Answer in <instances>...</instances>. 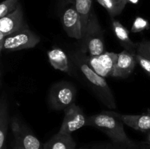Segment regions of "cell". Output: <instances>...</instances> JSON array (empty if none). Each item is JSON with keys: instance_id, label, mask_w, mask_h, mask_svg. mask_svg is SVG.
<instances>
[{"instance_id": "9c48e42d", "label": "cell", "mask_w": 150, "mask_h": 149, "mask_svg": "<svg viewBox=\"0 0 150 149\" xmlns=\"http://www.w3.org/2000/svg\"><path fill=\"white\" fill-rule=\"evenodd\" d=\"M63 29L70 37L81 40L83 38V28L81 18L74 5L65 10L62 16Z\"/></svg>"}, {"instance_id": "ba28073f", "label": "cell", "mask_w": 150, "mask_h": 149, "mask_svg": "<svg viewBox=\"0 0 150 149\" xmlns=\"http://www.w3.org/2000/svg\"><path fill=\"white\" fill-rule=\"evenodd\" d=\"M64 112V119L58 132L71 134L73 131L86 126L87 118L83 110L75 103L65 108Z\"/></svg>"}, {"instance_id": "83f0119b", "label": "cell", "mask_w": 150, "mask_h": 149, "mask_svg": "<svg viewBox=\"0 0 150 149\" xmlns=\"http://www.w3.org/2000/svg\"><path fill=\"white\" fill-rule=\"evenodd\" d=\"M1 70H0V77H1Z\"/></svg>"}, {"instance_id": "2e32d148", "label": "cell", "mask_w": 150, "mask_h": 149, "mask_svg": "<svg viewBox=\"0 0 150 149\" xmlns=\"http://www.w3.org/2000/svg\"><path fill=\"white\" fill-rule=\"evenodd\" d=\"M67 3H72L77 10L81 18L83 28V35L89 23L93 9H92V0H64Z\"/></svg>"}, {"instance_id": "6da1fadb", "label": "cell", "mask_w": 150, "mask_h": 149, "mask_svg": "<svg viewBox=\"0 0 150 149\" xmlns=\"http://www.w3.org/2000/svg\"><path fill=\"white\" fill-rule=\"evenodd\" d=\"M70 59L73 64L79 68L88 84L91 86L103 104L109 109H116L115 99L111 89L105 78L99 75L89 67L85 58L84 53L81 50L75 51L70 55Z\"/></svg>"}, {"instance_id": "44dd1931", "label": "cell", "mask_w": 150, "mask_h": 149, "mask_svg": "<svg viewBox=\"0 0 150 149\" xmlns=\"http://www.w3.org/2000/svg\"><path fill=\"white\" fill-rule=\"evenodd\" d=\"M150 25L149 21L142 17H137L133 21L131 27V32L133 33H139L144 30L149 29Z\"/></svg>"}, {"instance_id": "484cf974", "label": "cell", "mask_w": 150, "mask_h": 149, "mask_svg": "<svg viewBox=\"0 0 150 149\" xmlns=\"http://www.w3.org/2000/svg\"><path fill=\"white\" fill-rule=\"evenodd\" d=\"M146 144L149 146H150V133L148 134L147 137H146Z\"/></svg>"}, {"instance_id": "3957f363", "label": "cell", "mask_w": 150, "mask_h": 149, "mask_svg": "<svg viewBox=\"0 0 150 149\" xmlns=\"http://www.w3.org/2000/svg\"><path fill=\"white\" fill-rule=\"evenodd\" d=\"M81 41L83 42V46L81 51L88 56H97L105 52L103 30L100 25L99 20L94 10L91 15Z\"/></svg>"}, {"instance_id": "ffe728a7", "label": "cell", "mask_w": 150, "mask_h": 149, "mask_svg": "<svg viewBox=\"0 0 150 149\" xmlns=\"http://www.w3.org/2000/svg\"><path fill=\"white\" fill-rule=\"evenodd\" d=\"M18 4V0H4L0 3V19L14 11Z\"/></svg>"}, {"instance_id": "7402d4cb", "label": "cell", "mask_w": 150, "mask_h": 149, "mask_svg": "<svg viewBox=\"0 0 150 149\" xmlns=\"http://www.w3.org/2000/svg\"><path fill=\"white\" fill-rule=\"evenodd\" d=\"M136 53L150 60V40H142L137 43Z\"/></svg>"}, {"instance_id": "277c9868", "label": "cell", "mask_w": 150, "mask_h": 149, "mask_svg": "<svg viewBox=\"0 0 150 149\" xmlns=\"http://www.w3.org/2000/svg\"><path fill=\"white\" fill-rule=\"evenodd\" d=\"M76 97V89L71 83L61 81L51 87L48 96L51 108L55 110H64L74 104Z\"/></svg>"}, {"instance_id": "cb8c5ba5", "label": "cell", "mask_w": 150, "mask_h": 149, "mask_svg": "<svg viewBox=\"0 0 150 149\" xmlns=\"http://www.w3.org/2000/svg\"><path fill=\"white\" fill-rule=\"evenodd\" d=\"M5 35L0 32V53L3 51V45H4V38H5Z\"/></svg>"}, {"instance_id": "5bb4252c", "label": "cell", "mask_w": 150, "mask_h": 149, "mask_svg": "<svg viewBox=\"0 0 150 149\" xmlns=\"http://www.w3.org/2000/svg\"><path fill=\"white\" fill-rule=\"evenodd\" d=\"M48 56L51 65L55 70L70 73V61L67 54L61 48H55L48 52Z\"/></svg>"}, {"instance_id": "52a82bcc", "label": "cell", "mask_w": 150, "mask_h": 149, "mask_svg": "<svg viewBox=\"0 0 150 149\" xmlns=\"http://www.w3.org/2000/svg\"><path fill=\"white\" fill-rule=\"evenodd\" d=\"M11 129L16 145L24 149H43V144L18 118H13Z\"/></svg>"}, {"instance_id": "e0dca14e", "label": "cell", "mask_w": 150, "mask_h": 149, "mask_svg": "<svg viewBox=\"0 0 150 149\" xmlns=\"http://www.w3.org/2000/svg\"><path fill=\"white\" fill-rule=\"evenodd\" d=\"M9 122L8 104L5 98L1 97L0 99V149L4 148Z\"/></svg>"}, {"instance_id": "8992f818", "label": "cell", "mask_w": 150, "mask_h": 149, "mask_svg": "<svg viewBox=\"0 0 150 149\" xmlns=\"http://www.w3.org/2000/svg\"><path fill=\"white\" fill-rule=\"evenodd\" d=\"M117 57V53L107 51L97 56H91L85 53V58L89 67L104 78L113 76Z\"/></svg>"}, {"instance_id": "5b68a950", "label": "cell", "mask_w": 150, "mask_h": 149, "mask_svg": "<svg viewBox=\"0 0 150 149\" xmlns=\"http://www.w3.org/2000/svg\"><path fill=\"white\" fill-rule=\"evenodd\" d=\"M39 37L29 29L27 25L18 32L7 35L4 38L3 50L16 51L35 48L40 42Z\"/></svg>"}, {"instance_id": "7c38bea8", "label": "cell", "mask_w": 150, "mask_h": 149, "mask_svg": "<svg viewBox=\"0 0 150 149\" xmlns=\"http://www.w3.org/2000/svg\"><path fill=\"white\" fill-rule=\"evenodd\" d=\"M115 112V115L128 127L138 130V131H146L150 130V110L140 115H125Z\"/></svg>"}, {"instance_id": "ac0fdd59", "label": "cell", "mask_w": 150, "mask_h": 149, "mask_svg": "<svg viewBox=\"0 0 150 149\" xmlns=\"http://www.w3.org/2000/svg\"><path fill=\"white\" fill-rule=\"evenodd\" d=\"M107 10L111 18L119 15L127 4V0H97Z\"/></svg>"}, {"instance_id": "d4e9b609", "label": "cell", "mask_w": 150, "mask_h": 149, "mask_svg": "<svg viewBox=\"0 0 150 149\" xmlns=\"http://www.w3.org/2000/svg\"><path fill=\"white\" fill-rule=\"evenodd\" d=\"M139 0H127V3H130V4H136L139 2Z\"/></svg>"}, {"instance_id": "8fae6325", "label": "cell", "mask_w": 150, "mask_h": 149, "mask_svg": "<svg viewBox=\"0 0 150 149\" xmlns=\"http://www.w3.org/2000/svg\"><path fill=\"white\" fill-rule=\"evenodd\" d=\"M136 53L125 50L118 53L112 77H127L134 70L137 63Z\"/></svg>"}, {"instance_id": "30bf717a", "label": "cell", "mask_w": 150, "mask_h": 149, "mask_svg": "<svg viewBox=\"0 0 150 149\" xmlns=\"http://www.w3.org/2000/svg\"><path fill=\"white\" fill-rule=\"evenodd\" d=\"M26 25L23 19V10L19 4L14 11L0 19V32L7 36L21 30Z\"/></svg>"}, {"instance_id": "603a6c76", "label": "cell", "mask_w": 150, "mask_h": 149, "mask_svg": "<svg viewBox=\"0 0 150 149\" xmlns=\"http://www.w3.org/2000/svg\"><path fill=\"white\" fill-rule=\"evenodd\" d=\"M136 57L138 64L146 72V74L150 76V60L138 53H136Z\"/></svg>"}, {"instance_id": "4316f807", "label": "cell", "mask_w": 150, "mask_h": 149, "mask_svg": "<svg viewBox=\"0 0 150 149\" xmlns=\"http://www.w3.org/2000/svg\"><path fill=\"white\" fill-rule=\"evenodd\" d=\"M13 149H24V148H23L21 147V146L16 145V146H15V147L13 148Z\"/></svg>"}, {"instance_id": "4fadbf2b", "label": "cell", "mask_w": 150, "mask_h": 149, "mask_svg": "<svg viewBox=\"0 0 150 149\" xmlns=\"http://www.w3.org/2000/svg\"><path fill=\"white\" fill-rule=\"evenodd\" d=\"M112 28L116 37L118 39L122 46L125 50L133 53H136L137 43H134L130 38V34L127 28L125 27L119 20L114 18H111Z\"/></svg>"}, {"instance_id": "d6986e66", "label": "cell", "mask_w": 150, "mask_h": 149, "mask_svg": "<svg viewBox=\"0 0 150 149\" xmlns=\"http://www.w3.org/2000/svg\"><path fill=\"white\" fill-rule=\"evenodd\" d=\"M79 149H144L142 145L136 143L135 145L122 144L115 143H98L86 145Z\"/></svg>"}, {"instance_id": "9a60e30c", "label": "cell", "mask_w": 150, "mask_h": 149, "mask_svg": "<svg viewBox=\"0 0 150 149\" xmlns=\"http://www.w3.org/2000/svg\"><path fill=\"white\" fill-rule=\"evenodd\" d=\"M76 143L71 134L58 132L43 144V149H76Z\"/></svg>"}, {"instance_id": "7a4b0ae2", "label": "cell", "mask_w": 150, "mask_h": 149, "mask_svg": "<svg viewBox=\"0 0 150 149\" xmlns=\"http://www.w3.org/2000/svg\"><path fill=\"white\" fill-rule=\"evenodd\" d=\"M86 126L95 127L103 131L111 142L127 145H135L124 129V123L115 115L114 111H103L102 112L87 117Z\"/></svg>"}]
</instances>
